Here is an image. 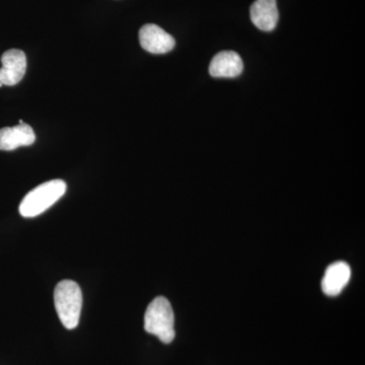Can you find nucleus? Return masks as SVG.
Masks as SVG:
<instances>
[{
    "label": "nucleus",
    "instance_id": "20e7f679",
    "mask_svg": "<svg viewBox=\"0 0 365 365\" xmlns=\"http://www.w3.org/2000/svg\"><path fill=\"white\" fill-rule=\"evenodd\" d=\"M139 42L145 51L153 54H165L176 45L174 37L155 24H148L140 29Z\"/></svg>",
    "mask_w": 365,
    "mask_h": 365
},
{
    "label": "nucleus",
    "instance_id": "f03ea898",
    "mask_svg": "<svg viewBox=\"0 0 365 365\" xmlns=\"http://www.w3.org/2000/svg\"><path fill=\"white\" fill-rule=\"evenodd\" d=\"M144 329L151 335L157 336L165 344L175 339V316L169 300L158 297L150 302L144 316Z\"/></svg>",
    "mask_w": 365,
    "mask_h": 365
},
{
    "label": "nucleus",
    "instance_id": "423d86ee",
    "mask_svg": "<svg viewBox=\"0 0 365 365\" xmlns=\"http://www.w3.org/2000/svg\"><path fill=\"white\" fill-rule=\"evenodd\" d=\"M351 277V269L345 262L338 261L327 268L322 280V289L328 297H336L344 289Z\"/></svg>",
    "mask_w": 365,
    "mask_h": 365
},
{
    "label": "nucleus",
    "instance_id": "9d476101",
    "mask_svg": "<svg viewBox=\"0 0 365 365\" xmlns=\"http://www.w3.org/2000/svg\"><path fill=\"white\" fill-rule=\"evenodd\" d=\"M2 86H4V85H2L1 83H0V88H1Z\"/></svg>",
    "mask_w": 365,
    "mask_h": 365
},
{
    "label": "nucleus",
    "instance_id": "1a4fd4ad",
    "mask_svg": "<svg viewBox=\"0 0 365 365\" xmlns=\"http://www.w3.org/2000/svg\"><path fill=\"white\" fill-rule=\"evenodd\" d=\"M244 69L242 60L237 53L222 51L216 54L209 66V73L213 78H237Z\"/></svg>",
    "mask_w": 365,
    "mask_h": 365
},
{
    "label": "nucleus",
    "instance_id": "39448f33",
    "mask_svg": "<svg viewBox=\"0 0 365 365\" xmlns=\"http://www.w3.org/2000/svg\"><path fill=\"white\" fill-rule=\"evenodd\" d=\"M2 67L0 68V83L4 86L18 85L25 76L26 57L19 49H11L1 56Z\"/></svg>",
    "mask_w": 365,
    "mask_h": 365
},
{
    "label": "nucleus",
    "instance_id": "f257e3e1",
    "mask_svg": "<svg viewBox=\"0 0 365 365\" xmlns=\"http://www.w3.org/2000/svg\"><path fill=\"white\" fill-rule=\"evenodd\" d=\"M54 304L62 325L68 330L76 329L81 319L83 292L78 283L63 280L54 290Z\"/></svg>",
    "mask_w": 365,
    "mask_h": 365
},
{
    "label": "nucleus",
    "instance_id": "0eeeda50",
    "mask_svg": "<svg viewBox=\"0 0 365 365\" xmlns=\"http://www.w3.org/2000/svg\"><path fill=\"white\" fill-rule=\"evenodd\" d=\"M250 16L255 26L264 32H271L279 20L276 0H256L250 9Z\"/></svg>",
    "mask_w": 365,
    "mask_h": 365
},
{
    "label": "nucleus",
    "instance_id": "6e6552de",
    "mask_svg": "<svg viewBox=\"0 0 365 365\" xmlns=\"http://www.w3.org/2000/svg\"><path fill=\"white\" fill-rule=\"evenodd\" d=\"M36 141L35 132L28 124L0 129V150H14L20 146H30Z\"/></svg>",
    "mask_w": 365,
    "mask_h": 365
},
{
    "label": "nucleus",
    "instance_id": "7ed1b4c3",
    "mask_svg": "<svg viewBox=\"0 0 365 365\" xmlns=\"http://www.w3.org/2000/svg\"><path fill=\"white\" fill-rule=\"evenodd\" d=\"M66 182L62 180H52L41 184L37 188L29 192L21 201L19 208L21 215L32 218L42 215L66 194Z\"/></svg>",
    "mask_w": 365,
    "mask_h": 365
}]
</instances>
